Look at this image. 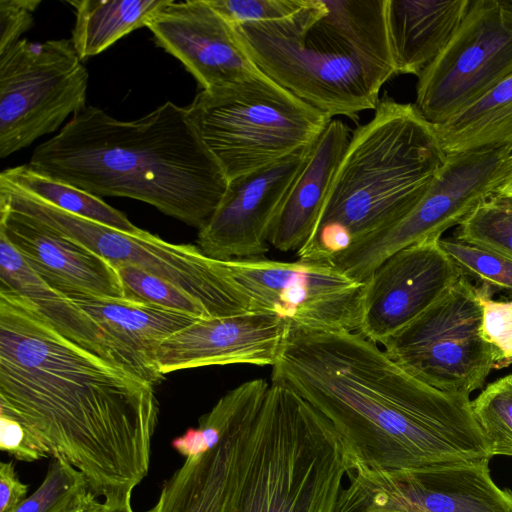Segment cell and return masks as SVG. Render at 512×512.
I'll return each mask as SVG.
<instances>
[{"label": "cell", "mask_w": 512, "mask_h": 512, "mask_svg": "<svg viewBox=\"0 0 512 512\" xmlns=\"http://www.w3.org/2000/svg\"><path fill=\"white\" fill-rule=\"evenodd\" d=\"M489 460L410 470L358 468L334 512H512V492L493 481Z\"/></svg>", "instance_id": "5bb4252c"}, {"label": "cell", "mask_w": 512, "mask_h": 512, "mask_svg": "<svg viewBox=\"0 0 512 512\" xmlns=\"http://www.w3.org/2000/svg\"><path fill=\"white\" fill-rule=\"evenodd\" d=\"M27 164L99 198L145 202L198 230L228 186L186 107L171 101L134 120L86 106L38 145Z\"/></svg>", "instance_id": "3957f363"}, {"label": "cell", "mask_w": 512, "mask_h": 512, "mask_svg": "<svg viewBox=\"0 0 512 512\" xmlns=\"http://www.w3.org/2000/svg\"><path fill=\"white\" fill-rule=\"evenodd\" d=\"M434 128L446 154L512 148V74L482 98Z\"/></svg>", "instance_id": "484cf974"}, {"label": "cell", "mask_w": 512, "mask_h": 512, "mask_svg": "<svg viewBox=\"0 0 512 512\" xmlns=\"http://www.w3.org/2000/svg\"><path fill=\"white\" fill-rule=\"evenodd\" d=\"M311 146L228 181L220 203L198 231L202 252L222 261L263 257L273 221Z\"/></svg>", "instance_id": "9a60e30c"}, {"label": "cell", "mask_w": 512, "mask_h": 512, "mask_svg": "<svg viewBox=\"0 0 512 512\" xmlns=\"http://www.w3.org/2000/svg\"><path fill=\"white\" fill-rule=\"evenodd\" d=\"M350 137L348 126L332 119L313 143L273 221L270 246L283 252L297 251L307 241Z\"/></svg>", "instance_id": "7402d4cb"}, {"label": "cell", "mask_w": 512, "mask_h": 512, "mask_svg": "<svg viewBox=\"0 0 512 512\" xmlns=\"http://www.w3.org/2000/svg\"><path fill=\"white\" fill-rule=\"evenodd\" d=\"M271 381L329 420L350 472L491 458L469 397L418 380L360 332L290 328Z\"/></svg>", "instance_id": "7a4b0ae2"}, {"label": "cell", "mask_w": 512, "mask_h": 512, "mask_svg": "<svg viewBox=\"0 0 512 512\" xmlns=\"http://www.w3.org/2000/svg\"><path fill=\"white\" fill-rule=\"evenodd\" d=\"M305 6L282 20L234 25L237 36L269 78L331 119L356 121L360 112L375 110L381 87L396 72L312 33Z\"/></svg>", "instance_id": "52a82bcc"}, {"label": "cell", "mask_w": 512, "mask_h": 512, "mask_svg": "<svg viewBox=\"0 0 512 512\" xmlns=\"http://www.w3.org/2000/svg\"><path fill=\"white\" fill-rule=\"evenodd\" d=\"M41 0H0V53L21 40L34 23Z\"/></svg>", "instance_id": "d590c367"}, {"label": "cell", "mask_w": 512, "mask_h": 512, "mask_svg": "<svg viewBox=\"0 0 512 512\" xmlns=\"http://www.w3.org/2000/svg\"><path fill=\"white\" fill-rule=\"evenodd\" d=\"M472 0H387L396 74L419 76L447 46Z\"/></svg>", "instance_id": "cb8c5ba5"}, {"label": "cell", "mask_w": 512, "mask_h": 512, "mask_svg": "<svg viewBox=\"0 0 512 512\" xmlns=\"http://www.w3.org/2000/svg\"><path fill=\"white\" fill-rule=\"evenodd\" d=\"M0 448L20 461L44 458L25 428L15 419L0 414Z\"/></svg>", "instance_id": "8d00e7d4"}, {"label": "cell", "mask_w": 512, "mask_h": 512, "mask_svg": "<svg viewBox=\"0 0 512 512\" xmlns=\"http://www.w3.org/2000/svg\"><path fill=\"white\" fill-rule=\"evenodd\" d=\"M147 28L156 44L177 58L202 90L231 85L261 71L243 48L234 25L209 0H169Z\"/></svg>", "instance_id": "e0dca14e"}, {"label": "cell", "mask_w": 512, "mask_h": 512, "mask_svg": "<svg viewBox=\"0 0 512 512\" xmlns=\"http://www.w3.org/2000/svg\"><path fill=\"white\" fill-rule=\"evenodd\" d=\"M169 0H69L76 20L72 43L84 61L108 49L123 36L147 27Z\"/></svg>", "instance_id": "4316f807"}, {"label": "cell", "mask_w": 512, "mask_h": 512, "mask_svg": "<svg viewBox=\"0 0 512 512\" xmlns=\"http://www.w3.org/2000/svg\"><path fill=\"white\" fill-rule=\"evenodd\" d=\"M263 399L259 390H251L239 399L218 443L200 456L186 458L164 483L151 512H223L237 434L260 409Z\"/></svg>", "instance_id": "44dd1931"}, {"label": "cell", "mask_w": 512, "mask_h": 512, "mask_svg": "<svg viewBox=\"0 0 512 512\" xmlns=\"http://www.w3.org/2000/svg\"><path fill=\"white\" fill-rule=\"evenodd\" d=\"M106 503L101 502L93 492L86 489L61 512H105Z\"/></svg>", "instance_id": "ab89813d"}, {"label": "cell", "mask_w": 512, "mask_h": 512, "mask_svg": "<svg viewBox=\"0 0 512 512\" xmlns=\"http://www.w3.org/2000/svg\"><path fill=\"white\" fill-rule=\"evenodd\" d=\"M0 187L23 192L70 214L109 227L138 233L141 229L119 210L80 188L42 175L28 164L4 169L0 173Z\"/></svg>", "instance_id": "83f0119b"}, {"label": "cell", "mask_w": 512, "mask_h": 512, "mask_svg": "<svg viewBox=\"0 0 512 512\" xmlns=\"http://www.w3.org/2000/svg\"><path fill=\"white\" fill-rule=\"evenodd\" d=\"M0 233L43 280L65 295L127 298L112 263L39 221L0 206Z\"/></svg>", "instance_id": "d6986e66"}, {"label": "cell", "mask_w": 512, "mask_h": 512, "mask_svg": "<svg viewBox=\"0 0 512 512\" xmlns=\"http://www.w3.org/2000/svg\"><path fill=\"white\" fill-rule=\"evenodd\" d=\"M440 239H428L386 258L368 278L360 333L383 344L437 301L462 276Z\"/></svg>", "instance_id": "2e32d148"}, {"label": "cell", "mask_w": 512, "mask_h": 512, "mask_svg": "<svg viewBox=\"0 0 512 512\" xmlns=\"http://www.w3.org/2000/svg\"><path fill=\"white\" fill-rule=\"evenodd\" d=\"M445 159L434 125L414 104L381 97L371 120L352 133L298 259L330 262L399 222L422 199Z\"/></svg>", "instance_id": "277c9868"}, {"label": "cell", "mask_w": 512, "mask_h": 512, "mask_svg": "<svg viewBox=\"0 0 512 512\" xmlns=\"http://www.w3.org/2000/svg\"><path fill=\"white\" fill-rule=\"evenodd\" d=\"M89 73L71 39H21L0 53V158L86 107Z\"/></svg>", "instance_id": "30bf717a"}, {"label": "cell", "mask_w": 512, "mask_h": 512, "mask_svg": "<svg viewBox=\"0 0 512 512\" xmlns=\"http://www.w3.org/2000/svg\"><path fill=\"white\" fill-rule=\"evenodd\" d=\"M0 290L25 297L67 338L135 373L97 323L67 295L43 280L3 233H0Z\"/></svg>", "instance_id": "603a6c76"}, {"label": "cell", "mask_w": 512, "mask_h": 512, "mask_svg": "<svg viewBox=\"0 0 512 512\" xmlns=\"http://www.w3.org/2000/svg\"><path fill=\"white\" fill-rule=\"evenodd\" d=\"M210 4L232 25L285 19L307 0H209Z\"/></svg>", "instance_id": "836d02e7"}, {"label": "cell", "mask_w": 512, "mask_h": 512, "mask_svg": "<svg viewBox=\"0 0 512 512\" xmlns=\"http://www.w3.org/2000/svg\"><path fill=\"white\" fill-rule=\"evenodd\" d=\"M512 74V0H472L461 25L418 76L421 115L439 125Z\"/></svg>", "instance_id": "7c38bea8"}, {"label": "cell", "mask_w": 512, "mask_h": 512, "mask_svg": "<svg viewBox=\"0 0 512 512\" xmlns=\"http://www.w3.org/2000/svg\"><path fill=\"white\" fill-rule=\"evenodd\" d=\"M28 486L20 481L12 461L0 463V512H14L25 499Z\"/></svg>", "instance_id": "74e56055"}, {"label": "cell", "mask_w": 512, "mask_h": 512, "mask_svg": "<svg viewBox=\"0 0 512 512\" xmlns=\"http://www.w3.org/2000/svg\"><path fill=\"white\" fill-rule=\"evenodd\" d=\"M494 194L512 197V151L504 162L503 171Z\"/></svg>", "instance_id": "60d3db41"}, {"label": "cell", "mask_w": 512, "mask_h": 512, "mask_svg": "<svg viewBox=\"0 0 512 512\" xmlns=\"http://www.w3.org/2000/svg\"><path fill=\"white\" fill-rule=\"evenodd\" d=\"M481 288L462 275L437 301L383 344L387 355L418 380L469 397L481 388L499 354L483 336Z\"/></svg>", "instance_id": "9c48e42d"}, {"label": "cell", "mask_w": 512, "mask_h": 512, "mask_svg": "<svg viewBox=\"0 0 512 512\" xmlns=\"http://www.w3.org/2000/svg\"><path fill=\"white\" fill-rule=\"evenodd\" d=\"M158 411L152 383L0 290V414L21 424L43 457L71 465L96 496L122 499L149 471Z\"/></svg>", "instance_id": "6da1fadb"}, {"label": "cell", "mask_w": 512, "mask_h": 512, "mask_svg": "<svg viewBox=\"0 0 512 512\" xmlns=\"http://www.w3.org/2000/svg\"><path fill=\"white\" fill-rule=\"evenodd\" d=\"M483 301L482 333L499 354V368L512 363V301H495L487 286L481 288Z\"/></svg>", "instance_id": "e575fe53"}, {"label": "cell", "mask_w": 512, "mask_h": 512, "mask_svg": "<svg viewBox=\"0 0 512 512\" xmlns=\"http://www.w3.org/2000/svg\"><path fill=\"white\" fill-rule=\"evenodd\" d=\"M0 204L82 244L113 265H135L167 279L197 298L212 318L252 312L226 261L207 256L197 245L170 243L142 229L124 232L5 187H0Z\"/></svg>", "instance_id": "ba28073f"}, {"label": "cell", "mask_w": 512, "mask_h": 512, "mask_svg": "<svg viewBox=\"0 0 512 512\" xmlns=\"http://www.w3.org/2000/svg\"><path fill=\"white\" fill-rule=\"evenodd\" d=\"M126 297L145 301L197 319L212 318L194 296L167 279L131 264H116Z\"/></svg>", "instance_id": "4dcf8cb0"}, {"label": "cell", "mask_w": 512, "mask_h": 512, "mask_svg": "<svg viewBox=\"0 0 512 512\" xmlns=\"http://www.w3.org/2000/svg\"><path fill=\"white\" fill-rule=\"evenodd\" d=\"M440 245L461 270L462 275L512 292V259L454 238H441Z\"/></svg>", "instance_id": "1f68e13d"}, {"label": "cell", "mask_w": 512, "mask_h": 512, "mask_svg": "<svg viewBox=\"0 0 512 512\" xmlns=\"http://www.w3.org/2000/svg\"><path fill=\"white\" fill-rule=\"evenodd\" d=\"M186 109L228 181L311 146L332 120L262 71L201 90Z\"/></svg>", "instance_id": "8992f818"}, {"label": "cell", "mask_w": 512, "mask_h": 512, "mask_svg": "<svg viewBox=\"0 0 512 512\" xmlns=\"http://www.w3.org/2000/svg\"><path fill=\"white\" fill-rule=\"evenodd\" d=\"M105 512H135L131 505V495L118 500H105Z\"/></svg>", "instance_id": "b9f144b4"}, {"label": "cell", "mask_w": 512, "mask_h": 512, "mask_svg": "<svg viewBox=\"0 0 512 512\" xmlns=\"http://www.w3.org/2000/svg\"><path fill=\"white\" fill-rule=\"evenodd\" d=\"M86 489L85 480L76 469L52 459L42 484L14 512H61Z\"/></svg>", "instance_id": "d6a6232c"}, {"label": "cell", "mask_w": 512, "mask_h": 512, "mask_svg": "<svg viewBox=\"0 0 512 512\" xmlns=\"http://www.w3.org/2000/svg\"><path fill=\"white\" fill-rule=\"evenodd\" d=\"M455 238L512 259V197H488L458 226Z\"/></svg>", "instance_id": "f546056e"}, {"label": "cell", "mask_w": 512, "mask_h": 512, "mask_svg": "<svg viewBox=\"0 0 512 512\" xmlns=\"http://www.w3.org/2000/svg\"><path fill=\"white\" fill-rule=\"evenodd\" d=\"M117 346L134 372L154 384L163 376L156 366L161 344L200 320L193 316L130 298L67 295Z\"/></svg>", "instance_id": "ffe728a7"}, {"label": "cell", "mask_w": 512, "mask_h": 512, "mask_svg": "<svg viewBox=\"0 0 512 512\" xmlns=\"http://www.w3.org/2000/svg\"><path fill=\"white\" fill-rule=\"evenodd\" d=\"M290 326L276 315L244 314L200 319L159 347L156 366L165 374L208 366H273Z\"/></svg>", "instance_id": "ac0fdd59"}, {"label": "cell", "mask_w": 512, "mask_h": 512, "mask_svg": "<svg viewBox=\"0 0 512 512\" xmlns=\"http://www.w3.org/2000/svg\"><path fill=\"white\" fill-rule=\"evenodd\" d=\"M172 447L186 458L200 456L209 451L198 428H189L172 441Z\"/></svg>", "instance_id": "f35d334b"}, {"label": "cell", "mask_w": 512, "mask_h": 512, "mask_svg": "<svg viewBox=\"0 0 512 512\" xmlns=\"http://www.w3.org/2000/svg\"><path fill=\"white\" fill-rule=\"evenodd\" d=\"M349 473L329 420L271 381L262 406L237 434L223 512H334Z\"/></svg>", "instance_id": "5b68a950"}, {"label": "cell", "mask_w": 512, "mask_h": 512, "mask_svg": "<svg viewBox=\"0 0 512 512\" xmlns=\"http://www.w3.org/2000/svg\"><path fill=\"white\" fill-rule=\"evenodd\" d=\"M471 408L490 457H512V374L488 384Z\"/></svg>", "instance_id": "f1b7e54d"}, {"label": "cell", "mask_w": 512, "mask_h": 512, "mask_svg": "<svg viewBox=\"0 0 512 512\" xmlns=\"http://www.w3.org/2000/svg\"><path fill=\"white\" fill-rule=\"evenodd\" d=\"M306 16L309 30L327 43L395 70L387 0H308Z\"/></svg>", "instance_id": "d4e9b609"}, {"label": "cell", "mask_w": 512, "mask_h": 512, "mask_svg": "<svg viewBox=\"0 0 512 512\" xmlns=\"http://www.w3.org/2000/svg\"><path fill=\"white\" fill-rule=\"evenodd\" d=\"M512 148L446 154L419 203L391 227L367 236L330 260L348 277L366 282L390 255L409 245L441 238L494 194Z\"/></svg>", "instance_id": "8fae6325"}, {"label": "cell", "mask_w": 512, "mask_h": 512, "mask_svg": "<svg viewBox=\"0 0 512 512\" xmlns=\"http://www.w3.org/2000/svg\"><path fill=\"white\" fill-rule=\"evenodd\" d=\"M226 263L253 312L276 315L293 329L360 331L366 283L330 262L258 257Z\"/></svg>", "instance_id": "4fadbf2b"}]
</instances>
